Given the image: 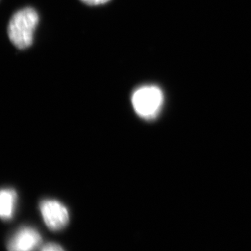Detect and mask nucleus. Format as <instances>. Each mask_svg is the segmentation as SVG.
<instances>
[{"mask_svg":"<svg viewBox=\"0 0 251 251\" xmlns=\"http://www.w3.org/2000/svg\"><path fill=\"white\" fill-rule=\"evenodd\" d=\"M80 1L89 6H98V5L105 4L110 0H80Z\"/></svg>","mask_w":251,"mask_h":251,"instance_id":"nucleus-7","label":"nucleus"},{"mask_svg":"<svg viewBox=\"0 0 251 251\" xmlns=\"http://www.w3.org/2000/svg\"><path fill=\"white\" fill-rule=\"evenodd\" d=\"M135 113L142 119H153L161 112L164 96L160 87L154 85L142 86L135 90L131 97Z\"/></svg>","mask_w":251,"mask_h":251,"instance_id":"nucleus-2","label":"nucleus"},{"mask_svg":"<svg viewBox=\"0 0 251 251\" xmlns=\"http://www.w3.org/2000/svg\"><path fill=\"white\" fill-rule=\"evenodd\" d=\"M40 251H65L60 245L56 243H49L42 247Z\"/></svg>","mask_w":251,"mask_h":251,"instance_id":"nucleus-6","label":"nucleus"},{"mask_svg":"<svg viewBox=\"0 0 251 251\" xmlns=\"http://www.w3.org/2000/svg\"><path fill=\"white\" fill-rule=\"evenodd\" d=\"M17 193L11 188H3L0 190V218L2 220H10L14 214Z\"/></svg>","mask_w":251,"mask_h":251,"instance_id":"nucleus-5","label":"nucleus"},{"mask_svg":"<svg viewBox=\"0 0 251 251\" xmlns=\"http://www.w3.org/2000/svg\"><path fill=\"white\" fill-rule=\"evenodd\" d=\"M41 242V235L36 229L23 227L11 237L7 244V250L8 251H34Z\"/></svg>","mask_w":251,"mask_h":251,"instance_id":"nucleus-4","label":"nucleus"},{"mask_svg":"<svg viewBox=\"0 0 251 251\" xmlns=\"http://www.w3.org/2000/svg\"><path fill=\"white\" fill-rule=\"evenodd\" d=\"M40 211L47 227L53 231L63 229L69 223V212L65 205L56 200H44Z\"/></svg>","mask_w":251,"mask_h":251,"instance_id":"nucleus-3","label":"nucleus"},{"mask_svg":"<svg viewBox=\"0 0 251 251\" xmlns=\"http://www.w3.org/2000/svg\"><path fill=\"white\" fill-rule=\"evenodd\" d=\"M39 20L38 12L32 7L19 10L12 16L8 25V36L17 49H27L31 45Z\"/></svg>","mask_w":251,"mask_h":251,"instance_id":"nucleus-1","label":"nucleus"}]
</instances>
